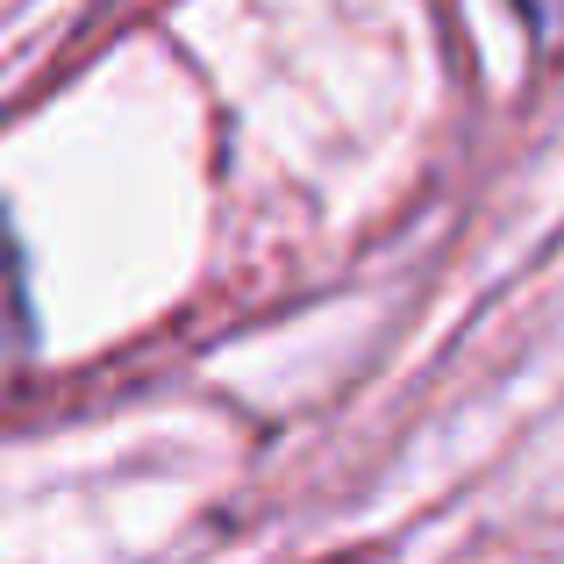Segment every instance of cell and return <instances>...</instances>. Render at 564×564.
Masks as SVG:
<instances>
[{
    "label": "cell",
    "mask_w": 564,
    "mask_h": 564,
    "mask_svg": "<svg viewBox=\"0 0 564 564\" xmlns=\"http://www.w3.org/2000/svg\"><path fill=\"white\" fill-rule=\"evenodd\" d=\"M36 358V307H29V258L0 207V386H14Z\"/></svg>",
    "instance_id": "1"
},
{
    "label": "cell",
    "mask_w": 564,
    "mask_h": 564,
    "mask_svg": "<svg viewBox=\"0 0 564 564\" xmlns=\"http://www.w3.org/2000/svg\"><path fill=\"white\" fill-rule=\"evenodd\" d=\"M514 14H522V29L551 51V43H564V0H514Z\"/></svg>",
    "instance_id": "2"
},
{
    "label": "cell",
    "mask_w": 564,
    "mask_h": 564,
    "mask_svg": "<svg viewBox=\"0 0 564 564\" xmlns=\"http://www.w3.org/2000/svg\"><path fill=\"white\" fill-rule=\"evenodd\" d=\"M336 564H372V557H336Z\"/></svg>",
    "instance_id": "3"
}]
</instances>
